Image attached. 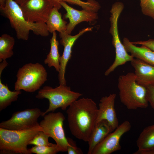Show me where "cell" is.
Listing matches in <instances>:
<instances>
[{"label": "cell", "mask_w": 154, "mask_h": 154, "mask_svg": "<svg viewBox=\"0 0 154 154\" xmlns=\"http://www.w3.org/2000/svg\"><path fill=\"white\" fill-rule=\"evenodd\" d=\"M43 113L38 108L27 109L14 112L11 118L0 123V128L13 130H26L39 125V117Z\"/></svg>", "instance_id": "9"}, {"label": "cell", "mask_w": 154, "mask_h": 154, "mask_svg": "<svg viewBox=\"0 0 154 154\" xmlns=\"http://www.w3.org/2000/svg\"><path fill=\"white\" fill-rule=\"evenodd\" d=\"M0 76V111L6 108L11 103L17 100L18 96L21 93V90L11 91L7 84L2 83Z\"/></svg>", "instance_id": "21"}, {"label": "cell", "mask_w": 154, "mask_h": 154, "mask_svg": "<svg viewBox=\"0 0 154 154\" xmlns=\"http://www.w3.org/2000/svg\"><path fill=\"white\" fill-rule=\"evenodd\" d=\"M50 39V50L44 61V64H47L49 68L54 67L58 72L60 69V57L58 51L59 42L57 40L56 31L52 33Z\"/></svg>", "instance_id": "20"}, {"label": "cell", "mask_w": 154, "mask_h": 154, "mask_svg": "<svg viewBox=\"0 0 154 154\" xmlns=\"http://www.w3.org/2000/svg\"><path fill=\"white\" fill-rule=\"evenodd\" d=\"M131 42L135 45L139 44L144 46L154 52V39H150L146 41Z\"/></svg>", "instance_id": "28"}, {"label": "cell", "mask_w": 154, "mask_h": 154, "mask_svg": "<svg viewBox=\"0 0 154 154\" xmlns=\"http://www.w3.org/2000/svg\"><path fill=\"white\" fill-rule=\"evenodd\" d=\"M43 117L39 123L41 130L54 140L62 152L67 151L68 147L72 146L68 143L64 131V115L60 112H50Z\"/></svg>", "instance_id": "8"}, {"label": "cell", "mask_w": 154, "mask_h": 154, "mask_svg": "<svg viewBox=\"0 0 154 154\" xmlns=\"http://www.w3.org/2000/svg\"><path fill=\"white\" fill-rule=\"evenodd\" d=\"M15 39L7 34L2 35L0 37V62L11 57L13 54V49Z\"/></svg>", "instance_id": "22"}, {"label": "cell", "mask_w": 154, "mask_h": 154, "mask_svg": "<svg viewBox=\"0 0 154 154\" xmlns=\"http://www.w3.org/2000/svg\"><path fill=\"white\" fill-rule=\"evenodd\" d=\"M138 148L133 154L150 150L154 147V125L145 128L136 141Z\"/></svg>", "instance_id": "18"}, {"label": "cell", "mask_w": 154, "mask_h": 154, "mask_svg": "<svg viewBox=\"0 0 154 154\" xmlns=\"http://www.w3.org/2000/svg\"><path fill=\"white\" fill-rule=\"evenodd\" d=\"M116 95L115 94L102 97L100 100L96 125L102 120L107 121L113 131L119 125L116 113L114 108Z\"/></svg>", "instance_id": "14"}, {"label": "cell", "mask_w": 154, "mask_h": 154, "mask_svg": "<svg viewBox=\"0 0 154 154\" xmlns=\"http://www.w3.org/2000/svg\"><path fill=\"white\" fill-rule=\"evenodd\" d=\"M112 131L107 121L102 120L98 123L95 125L88 142L89 147L87 153L91 154L95 147Z\"/></svg>", "instance_id": "17"}, {"label": "cell", "mask_w": 154, "mask_h": 154, "mask_svg": "<svg viewBox=\"0 0 154 154\" xmlns=\"http://www.w3.org/2000/svg\"><path fill=\"white\" fill-rule=\"evenodd\" d=\"M124 7L123 3L117 2L113 4L110 10L109 32L112 36V43L115 48L116 56L114 61L105 72L106 76H108L118 66L125 64L127 62H131L134 58L128 53L119 35L118 21Z\"/></svg>", "instance_id": "7"}, {"label": "cell", "mask_w": 154, "mask_h": 154, "mask_svg": "<svg viewBox=\"0 0 154 154\" xmlns=\"http://www.w3.org/2000/svg\"><path fill=\"white\" fill-rule=\"evenodd\" d=\"M131 127L129 121H124L98 144L91 154H110L121 150L119 143L121 138L123 134L130 130Z\"/></svg>", "instance_id": "11"}, {"label": "cell", "mask_w": 154, "mask_h": 154, "mask_svg": "<svg viewBox=\"0 0 154 154\" xmlns=\"http://www.w3.org/2000/svg\"><path fill=\"white\" fill-rule=\"evenodd\" d=\"M26 20L32 23H46L56 5L52 0H28L20 5Z\"/></svg>", "instance_id": "10"}, {"label": "cell", "mask_w": 154, "mask_h": 154, "mask_svg": "<svg viewBox=\"0 0 154 154\" xmlns=\"http://www.w3.org/2000/svg\"><path fill=\"white\" fill-rule=\"evenodd\" d=\"M146 87L148 102L154 110V84L147 86Z\"/></svg>", "instance_id": "27"}, {"label": "cell", "mask_w": 154, "mask_h": 154, "mask_svg": "<svg viewBox=\"0 0 154 154\" xmlns=\"http://www.w3.org/2000/svg\"><path fill=\"white\" fill-rule=\"evenodd\" d=\"M29 150L31 153L37 154H56L59 152H62L61 149L56 144L51 146H35L29 149Z\"/></svg>", "instance_id": "24"}, {"label": "cell", "mask_w": 154, "mask_h": 154, "mask_svg": "<svg viewBox=\"0 0 154 154\" xmlns=\"http://www.w3.org/2000/svg\"><path fill=\"white\" fill-rule=\"evenodd\" d=\"M147 153L148 154H154V147L149 150L147 152Z\"/></svg>", "instance_id": "33"}, {"label": "cell", "mask_w": 154, "mask_h": 154, "mask_svg": "<svg viewBox=\"0 0 154 154\" xmlns=\"http://www.w3.org/2000/svg\"><path fill=\"white\" fill-rule=\"evenodd\" d=\"M82 95L79 92L72 91L70 86L60 84L55 88L44 86L39 90L36 98L38 99H47L49 101L48 108L43 112L41 116L43 117L48 113L54 112L58 108L66 110Z\"/></svg>", "instance_id": "5"}, {"label": "cell", "mask_w": 154, "mask_h": 154, "mask_svg": "<svg viewBox=\"0 0 154 154\" xmlns=\"http://www.w3.org/2000/svg\"><path fill=\"white\" fill-rule=\"evenodd\" d=\"M8 63L6 60H3L0 64V76H1V73L3 69L8 65Z\"/></svg>", "instance_id": "30"}, {"label": "cell", "mask_w": 154, "mask_h": 154, "mask_svg": "<svg viewBox=\"0 0 154 154\" xmlns=\"http://www.w3.org/2000/svg\"><path fill=\"white\" fill-rule=\"evenodd\" d=\"M5 1L6 0H0V6H4Z\"/></svg>", "instance_id": "32"}, {"label": "cell", "mask_w": 154, "mask_h": 154, "mask_svg": "<svg viewBox=\"0 0 154 154\" xmlns=\"http://www.w3.org/2000/svg\"><path fill=\"white\" fill-rule=\"evenodd\" d=\"M16 3L19 5H21L24 3L28 0H14Z\"/></svg>", "instance_id": "31"}, {"label": "cell", "mask_w": 154, "mask_h": 154, "mask_svg": "<svg viewBox=\"0 0 154 154\" xmlns=\"http://www.w3.org/2000/svg\"><path fill=\"white\" fill-rule=\"evenodd\" d=\"M59 3L66 12L64 15V18H68L69 20L66 30L68 34H70L76 25L84 21L92 22L98 18L97 12L85 9L77 10L70 6L64 1L60 2Z\"/></svg>", "instance_id": "13"}, {"label": "cell", "mask_w": 154, "mask_h": 154, "mask_svg": "<svg viewBox=\"0 0 154 154\" xmlns=\"http://www.w3.org/2000/svg\"><path fill=\"white\" fill-rule=\"evenodd\" d=\"M40 130L39 124L30 129L21 130L0 128V154H31L27 146Z\"/></svg>", "instance_id": "4"}, {"label": "cell", "mask_w": 154, "mask_h": 154, "mask_svg": "<svg viewBox=\"0 0 154 154\" xmlns=\"http://www.w3.org/2000/svg\"><path fill=\"white\" fill-rule=\"evenodd\" d=\"M0 10L2 15L9 20L18 39L27 40L30 31L37 35L43 37L48 35L49 32L46 24L27 21L23 15L20 5L14 0H6L5 6H0Z\"/></svg>", "instance_id": "2"}, {"label": "cell", "mask_w": 154, "mask_h": 154, "mask_svg": "<svg viewBox=\"0 0 154 154\" xmlns=\"http://www.w3.org/2000/svg\"><path fill=\"white\" fill-rule=\"evenodd\" d=\"M118 88L120 101L128 109L135 110L148 106L146 88L137 82L134 73L120 75Z\"/></svg>", "instance_id": "3"}, {"label": "cell", "mask_w": 154, "mask_h": 154, "mask_svg": "<svg viewBox=\"0 0 154 154\" xmlns=\"http://www.w3.org/2000/svg\"><path fill=\"white\" fill-rule=\"evenodd\" d=\"M49 137L42 131L40 130L29 142V145H33L37 146H51L54 144L48 141Z\"/></svg>", "instance_id": "25"}, {"label": "cell", "mask_w": 154, "mask_h": 154, "mask_svg": "<svg viewBox=\"0 0 154 154\" xmlns=\"http://www.w3.org/2000/svg\"><path fill=\"white\" fill-rule=\"evenodd\" d=\"M141 11L154 19V0H140Z\"/></svg>", "instance_id": "26"}, {"label": "cell", "mask_w": 154, "mask_h": 154, "mask_svg": "<svg viewBox=\"0 0 154 154\" xmlns=\"http://www.w3.org/2000/svg\"><path fill=\"white\" fill-rule=\"evenodd\" d=\"M55 3L56 7L58 9L62 7L59 2L64 1L68 3L78 5L81 7L83 9L97 12L101 7L99 3L95 0H87L86 2L81 0H52Z\"/></svg>", "instance_id": "23"}, {"label": "cell", "mask_w": 154, "mask_h": 154, "mask_svg": "<svg viewBox=\"0 0 154 154\" xmlns=\"http://www.w3.org/2000/svg\"><path fill=\"white\" fill-rule=\"evenodd\" d=\"M130 62L135 69L136 80L138 84L145 87L154 84V66L137 58H134Z\"/></svg>", "instance_id": "15"}, {"label": "cell", "mask_w": 154, "mask_h": 154, "mask_svg": "<svg viewBox=\"0 0 154 154\" xmlns=\"http://www.w3.org/2000/svg\"><path fill=\"white\" fill-rule=\"evenodd\" d=\"M98 111L96 103L91 98H82L74 102L66 111L72 135L88 142L96 125Z\"/></svg>", "instance_id": "1"}, {"label": "cell", "mask_w": 154, "mask_h": 154, "mask_svg": "<svg viewBox=\"0 0 154 154\" xmlns=\"http://www.w3.org/2000/svg\"><path fill=\"white\" fill-rule=\"evenodd\" d=\"M123 43L127 51L134 58L154 66V52L143 45L137 46L125 37L123 38Z\"/></svg>", "instance_id": "16"}, {"label": "cell", "mask_w": 154, "mask_h": 154, "mask_svg": "<svg viewBox=\"0 0 154 154\" xmlns=\"http://www.w3.org/2000/svg\"><path fill=\"white\" fill-rule=\"evenodd\" d=\"M46 24L48 32L50 33L56 31L60 33L66 29L67 22L62 18L61 13L55 7L51 10Z\"/></svg>", "instance_id": "19"}, {"label": "cell", "mask_w": 154, "mask_h": 154, "mask_svg": "<svg viewBox=\"0 0 154 154\" xmlns=\"http://www.w3.org/2000/svg\"><path fill=\"white\" fill-rule=\"evenodd\" d=\"M14 90L33 92L39 89L47 80V73L39 63H27L18 70Z\"/></svg>", "instance_id": "6"}, {"label": "cell", "mask_w": 154, "mask_h": 154, "mask_svg": "<svg viewBox=\"0 0 154 154\" xmlns=\"http://www.w3.org/2000/svg\"><path fill=\"white\" fill-rule=\"evenodd\" d=\"M92 27H88L80 31L77 34L72 36L68 34L66 31L59 33L61 38L60 43L64 47V50L60 59V69L58 74L60 84L66 85L65 77L67 64L72 56V47L76 41L84 33L91 31Z\"/></svg>", "instance_id": "12"}, {"label": "cell", "mask_w": 154, "mask_h": 154, "mask_svg": "<svg viewBox=\"0 0 154 154\" xmlns=\"http://www.w3.org/2000/svg\"><path fill=\"white\" fill-rule=\"evenodd\" d=\"M67 151L68 154H82L83 153L80 149L77 146H69L68 147Z\"/></svg>", "instance_id": "29"}]
</instances>
